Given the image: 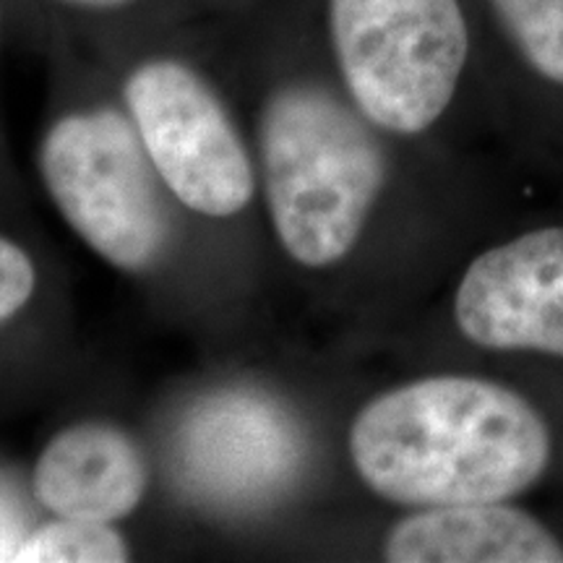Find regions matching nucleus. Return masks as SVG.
<instances>
[{"instance_id":"obj_1","label":"nucleus","mask_w":563,"mask_h":563,"mask_svg":"<svg viewBox=\"0 0 563 563\" xmlns=\"http://www.w3.org/2000/svg\"><path fill=\"white\" fill-rule=\"evenodd\" d=\"M347 452L384 501L428 506L511 501L543 481L553 435L522 394L441 373L373 397L352 418Z\"/></svg>"},{"instance_id":"obj_2","label":"nucleus","mask_w":563,"mask_h":563,"mask_svg":"<svg viewBox=\"0 0 563 563\" xmlns=\"http://www.w3.org/2000/svg\"><path fill=\"white\" fill-rule=\"evenodd\" d=\"M371 121L313 81L266 97L258 157L274 235L306 269H329L355 251L386 186V154Z\"/></svg>"},{"instance_id":"obj_3","label":"nucleus","mask_w":563,"mask_h":563,"mask_svg":"<svg viewBox=\"0 0 563 563\" xmlns=\"http://www.w3.org/2000/svg\"><path fill=\"white\" fill-rule=\"evenodd\" d=\"M329 40L350 102L397 136L441 121L470 58L460 0H329Z\"/></svg>"},{"instance_id":"obj_4","label":"nucleus","mask_w":563,"mask_h":563,"mask_svg":"<svg viewBox=\"0 0 563 563\" xmlns=\"http://www.w3.org/2000/svg\"><path fill=\"white\" fill-rule=\"evenodd\" d=\"M40 175L60 217L102 262L146 272L170 241L165 191L125 110L58 118L40 144Z\"/></svg>"},{"instance_id":"obj_5","label":"nucleus","mask_w":563,"mask_h":563,"mask_svg":"<svg viewBox=\"0 0 563 563\" xmlns=\"http://www.w3.org/2000/svg\"><path fill=\"white\" fill-rule=\"evenodd\" d=\"M125 112L162 186L196 214L228 220L256 194V170L217 89L186 60L150 58L125 76Z\"/></svg>"},{"instance_id":"obj_6","label":"nucleus","mask_w":563,"mask_h":563,"mask_svg":"<svg viewBox=\"0 0 563 563\" xmlns=\"http://www.w3.org/2000/svg\"><path fill=\"white\" fill-rule=\"evenodd\" d=\"M454 321L481 350L563 357V224L475 256L456 285Z\"/></svg>"},{"instance_id":"obj_7","label":"nucleus","mask_w":563,"mask_h":563,"mask_svg":"<svg viewBox=\"0 0 563 563\" xmlns=\"http://www.w3.org/2000/svg\"><path fill=\"white\" fill-rule=\"evenodd\" d=\"M300 433L282 405L258 391L230 389L203 399L183 422L178 462L196 493L217 504H262L290 483Z\"/></svg>"},{"instance_id":"obj_8","label":"nucleus","mask_w":563,"mask_h":563,"mask_svg":"<svg viewBox=\"0 0 563 563\" xmlns=\"http://www.w3.org/2000/svg\"><path fill=\"white\" fill-rule=\"evenodd\" d=\"M146 481L144 454L129 433L110 422H76L42 449L32 490L53 517L115 525L144 501Z\"/></svg>"},{"instance_id":"obj_9","label":"nucleus","mask_w":563,"mask_h":563,"mask_svg":"<svg viewBox=\"0 0 563 563\" xmlns=\"http://www.w3.org/2000/svg\"><path fill=\"white\" fill-rule=\"evenodd\" d=\"M391 563H563L551 527L509 501L418 509L391 525L384 540Z\"/></svg>"},{"instance_id":"obj_10","label":"nucleus","mask_w":563,"mask_h":563,"mask_svg":"<svg viewBox=\"0 0 563 563\" xmlns=\"http://www.w3.org/2000/svg\"><path fill=\"white\" fill-rule=\"evenodd\" d=\"M129 543L115 525L87 519L53 517V522L24 534L13 551V561L32 563H123Z\"/></svg>"},{"instance_id":"obj_11","label":"nucleus","mask_w":563,"mask_h":563,"mask_svg":"<svg viewBox=\"0 0 563 563\" xmlns=\"http://www.w3.org/2000/svg\"><path fill=\"white\" fill-rule=\"evenodd\" d=\"M498 24L534 74L563 87V0H488Z\"/></svg>"},{"instance_id":"obj_12","label":"nucleus","mask_w":563,"mask_h":563,"mask_svg":"<svg viewBox=\"0 0 563 563\" xmlns=\"http://www.w3.org/2000/svg\"><path fill=\"white\" fill-rule=\"evenodd\" d=\"M37 290V269L30 253L13 243L11 238L0 235V327L30 306Z\"/></svg>"},{"instance_id":"obj_13","label":"nucleus","mask_w":563,"mask_h":563,"mask_svg":"<svg viewBox=\"0 0 563 563\" xmlns=\"http://www.w3.org/2000/svg\"><path fill=\"white\" fill-rule=\"evenodd\" d=\"M55 3L74 5V9H89V11H115L123 5H131L133 0H55Z\"/></svg>"}]
</instances>
